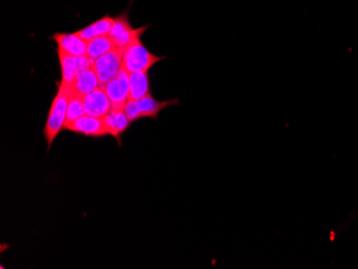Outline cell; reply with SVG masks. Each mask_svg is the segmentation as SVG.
I'll use <instances>...</instances> for the list:
<instances>
[{
  "mask_svg": "<svg viewBox=\"0 0 358 269\" xmlns=\"http://www.w3.org/2000/svg\"><path fill=\"white\" fill-rule=\"evenodd\" d=\"M178 99L159 101L152 97V94L140 100L129 99L124 106V112L130 122H134L142 118H158L159 113L169 106H178Z\"/></svg>",
  "mask_w": 358,
  "mask_h": 269,
  "instance_id": "obj_2",
  "label": "cell"
},
{
  "mask_svg": "<svg viewBox=\"0 0 358 269\" xmlns=\"http://www.w3.org/2000/svg\"><path fill=\"white\" fill-rule=\"evenodd\" d=\"M113 24H114V17L106 14L98 21L78 30L76 35L88 42L94 38L100 37V36H108L112 29Z\"/></svg>",
  "mask_w": 358,
  "mask_h": 269,
  "instance_id": "obj_13",
  "label": "cell"
},
{
  "mask_svg": "<svg viewBox=\"0 0 358 269\" xmlns=\"http://www.w3.org/2000/svg\"><path fill=\"white\" fill-rule=\"evenodd\" d=\"M130 99L140 100L150 94V83L148 71H136L129 73Z\"/></svg>",
  "mask_w": 358,
  "mask_h": 269,
  "instance_id": "obj_14",
  "label": "cell"
},
{
  "mask_svg": "<svg viewBox=\"0 0 358 269\" xmlns=\"http://www.w3.org/2000/svg\"><path fill=\"white\" fill-rule=\"evenodd\" d=\"M51 39L57 43V49L72 56H86L88 42L82 39L76 33H56Z\"/></svg>",
  "mask_w": 358,
  "mask_h": 269,
  "instance_id": "obj_10",
  "label": "cell"
},
{
  "mask_svg": "<svg viewBox=\"0 0 358 269\" xmlns=\"http://www.w3.org/2000/svg\"><path fill=\"white\" fill-rule=\"evenodd\" d=\"M112 103V108L124 110L127 102L130 99V86H129V72L124 68L120 70L114 78L102 86Z\"/></svg>",
  "mask_w": 358,
  "mask_h": 269,
  "instance_id": "obj_5",
  "label": "cell"
},
{
  "mask_svg": "<svg viewBox=\"0 0 358 269\" xmlns=\"http://www.w3.org/2000/svg\"><path fill=\"white\" fill-rule=\"evenodd\" d=\"M86 115L104 117L112 110V103L103 87H99L83 98Z\"/></svg>",
  "mask_w": 358,
  "mask_h": 269,
  "instance_id": "obj_9",
  "label": "cell"
},
{
  "mask_svg": "<svg viewBox=\"0 0 358 269\" xmlns=\"http://www.w3.org/2000/svg\"><path fill=\"white\" fill-rule=\"evenodd\" d=\"M64 130H68L80 136H90V138H103L108 136L103 118L90 115L82 116L76 122L64 126Z\"/></svg>",
  "mask_w": 358,
  "mask_h": 269,
  "instance_id": "obj_8",
  "label": "cell"
},
{
  "mask_svg": "<svg viewBox=\"0 0 358 269\" xmlns=\"http://www.w3.org/2000/svg\"><path fill=\"white\" fill-rule=\"evenodd\" d=\"M166 56H157L146 49L141 40L134 42L124 52L122 68L129 73L136 71H150L161 60L166 59Z\"/></svg>",
  "mask_w": 358,
  "mask_h": 269,
  "instance_id": "obj_3",
  "label": "cell"
},
{
  "mask_svg": "<svg viewBox=\"0 0 358 269\" xmlns=\"http://www.w3.org/2000/svg\"><path fill=\"white\" fill-rule=\"evenodd\" d=\"M57 85V94L52 102L51 108L48 110V119H46L43 130L48 150L53 145L54 140L57 138L58 134L64 129L66 118H67L68 104H69L72 94L71 86L62 83V82Z\"/></svg>",
  "mask_w": 358,
  "mask_h": 269,
  "instance_id": "obj_1",
  "label": "cell"
},
{
  "mask_svg": "<svg viewBox=\"0 0 358 269\" xmlns=\"http://www.w3.org/2000/svg\"><path fill=\"white\" fill-rule=\"evenodd\" d=\"M148 27L150 25L132 28L131 23L129 21L128 10H126L117 17H114V24L108 36L114 41L116 49L124 52L134 42L141 40L143 34L148 29Z\"/></svg>",
  "mask_w": 358,
  "mask_h": 269,
  "instance_id": "obj_4",
  "label": "cell"
},
{
  "mask_svg": "<svg viewBox=\"0 0 358 269\" xmlns=\"http://www.w3.org/2000/svg\"><path fill=\"white\" fill-rule=\"evenodd\" d=\"M114 49H116L115 44L110 39V36H100V37L94 38V39L88 41L86 56L94 62L98 58L103 56L104 54L108 53Z\"/></svg>",
  "mask_w": 358,
  "mask_h": 269,
  "instance_id": "obj_15",
  "label": "cell"
},
{
  "mask_svg": "<svg viewBox=\"0 0 358 269\" xmlns=\"http://www.w3.org/2000/svg\"><path fill=\"white\" fill-rule=\"evenodd\" d=\"M103 122L108 129V136L117 140L120 145H122V136L132 124L127 116L126 112L122 108H112V110L104 116Z\"/></svg>",
  "mask_w": 358,
  "mask_h": 269,
  "instance_id": "obj_11",
  "label": "cell"
},
{
  "mask_svg": "<svg viewBox=\"0 0 358 269\" xmlns=\"http://www.w3.org/2000/svg\"><path fill=\"white\" fill-rule=\"evenodd\" d=\"M57 56L60 62V68H62V82L69 86H72L76 75L82 70L92 67L94 65V62L87 56L78 57V56L69 55L58 49Z\"/></svg>",
  "mask_w": 358,
  "mask_h": 269,
  "instance_id": "obj_7",
  "label": "cell"
},
{
  "mask_svg": "<svg viewBox=\"0 0 358 269\" xmlns=\"http://www.w3.org/2000/svg\"><path fill=\"white\" fill-rule=\"evenodd\" d=\"M122 58H124V51L114 49L94 61L92 67L99 78L101 87L110 81L122 69Z\"/></svg>",
  "mask_w": 358,
  "mask_h": 269,
  "instance_id": "obj_6",
  "label": "cell"
},
{
  "mask_svg": "<svg viewBox=\"0 0 358 269\" xmlns=\"http://www.w3.org/2000/svg\"><path fill=\"white\" fill-rule=\"evenodd\" d=\"M71 87L73 92L80 94V96H83V97H85L86 94L94 92V90L101 87L99 78H98L94 67L86 68V69L82 70L76 75Z\"/></svg>",
  "mask_w": 358,
  "mask_h": 269,
  "instance_id": "obj_12",
  "label": "cell"
},
{
  "mask_svg": "<svg viewBox=\"0 0 358 269\" xmlns=\"http://www.w3.org/2000/svg\"><path fill=\"white\" fill-rule=\"evenodd\" d=\"M83 98V96H80V94H76V92L72 90L71 97H70L69 104H68L67 118H66L64 126L72 124L82 116L86 115Z\"/></svg>",
  "mask_w": 358,
  "mask_h": 269,
  "instance_id": "obj_16",
  "label": "cell"
}]
</instances>
